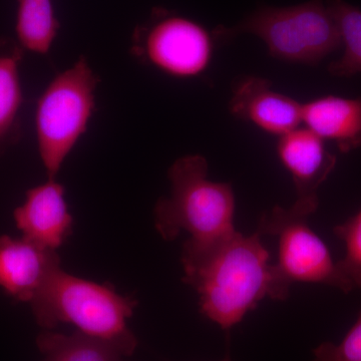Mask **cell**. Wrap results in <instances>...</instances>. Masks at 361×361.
<instances>
[{
	"instance_id": "cell-1",
	"label": "cell",
	"mask_w": 361,
	"mask_h": 361,
	"mask_svg": "<svg viewBox=\"0 0 361 361\" xmlns=\"http://www.w3.org/2000/svg\"><path fill=\"white\" fill-rule=\"evenodd\" d=\"M258 231L230 233L207 244L183 247L184 281L199 294L202 313L228 330L266 297L285 300L290 287L270 263Z\"/></svg>"
},
{
	"instance_id": "cell-2",
	"label": "cell",
	"mask_w": 361,
	"mask_h": 361,
	"mask_svg": "<svg viewBox=\"0 0 361 361\" xmlns=\"http://www.w3.org/2000/svg\"><path fill=\"white\" fill-rule=\"evenodd\" d=\"M30 304L42 329L71 323L82 334L113 342L127 356L137 348V338L127 323L137 301L106 285L68 274L61 266L52 271Z\"/></svg>"
},
{
	"instance_id": "cell-3",
	"label": "cell",
	"mask_w": 361,
	"mask_h": 361,
	"mask_svg": "<svg viewBox=\"0 0 361 361\" xmlns=\"http://www.w3.org/2000/svg\"><path fill=\"white\" fill-rule=\"evenodd\" d=\"M171 195L155 207L158 232L167 241L183 231L187 242L207 244L235 231V196L231 185L208 178V164L200 155H188L169 170Z\"/></svg>"
},
{
	"instance_id": "cell-4",
	"label": "cell",
	"mask_w": 361,
	"mask_h": 361,
	"mask_svg": "<svg viewBox=\"0 0 361 361\" xmlns=\"http://www.w3.org/2000/svg\"><path fill=\"white\" fill-rule=\"evenodd\" d=\"M99 84L85 56L52 78L40 94L35 109V130L40 159L49 179L87 132L96 111Z\"/></svg>"
},
{
	"instance_id": "cell-5",
	"label": "cell",
	"mask_w": 361,
	"mask_h": 361,
	"mask_svg": "<svg viewBox=\"0 0 361 361\" xmlns=\"http://www.w3.org/2000/svg\"><path fill=\"white\" fill-rule=\"evenodd\" d=\"M249 33L262 39L273 58L315 66L341 47L334 16L322 0L297 6L261 7L231 28L218 30L221 39Z\"/></svg>"
},
{
	"instance_id": "cell-6",
	"label": "cell",
	"mask_w": 361,
	"mask_h": 361,
	"mask_svg": "<svg viewBox=\"0 0 361 361\" xmlns=\"http://www.w3.org/2000/svg\"><path fill=\"white\" fill-rule=\"evenodd\" d=\"M294 203L290 208L276 206L259 221L257 231L278 238V275L287 286L294 282L329 285L348 293L337 262L329 249L308 226L312 215Z\"/></svg>"
},
{
	"instance_id": "cell-7",
	"label": "cell",
	"mask_w": 361,
	"mask_h": 361,
	"mask_svg": "<svg viewBox=\"0 0 361 361\" xmlns=\"http://www.w3.org/2000/svg\"><path fill=\"white\" fill-rule=\"evenodd\" d=\"M212 33L193 20L158 14L137 27L130 52L137 61L169 77L191 80L203 75L214 56Z\"/></svg>"
},
{
	"instance_id": "cell-8",
	"label": "cell",
	"mask_w": 361,
	"mask_h": 361,
	"mask_svg": "<svg viewBox=\"0 0 361 361\" xmlns=\"http://www.w3.org/2000/svg\"><path fill=\"white\" fill-rule=\"evenodd\" d=\"M276 151L293 180L295 203L314 213L319 204L318 190L336 167V157L307 128H297L278 137Z\"/></svg>"
},
{
	"instance_id": "cell-9",
	"label": "cell",
	"mask_w": 361,
	"mask_h": 361,
	"mask_svg": "<svg viewBox=\"0 0 361 361\" xmlns=\"http://www.w3.org/2000/svg\"><path fill=\"white\" fill-rule=\"evenodd\" d=\"M229 108L233 116L278 137L302 123V104L273 90L266 78L253 75L235 82Z\"/></svg>"
},
{
	"instance_id": "cell-10",
	"label": "cell",
	"mask_w": 361,
	"mask_h": 361,
	"mask_svg": "<svg viewBox=\"0 0 361 361\" xmlns=\"http://www.w3.org/2000/svg\"><path fill=\"white\" fill-rule=\"evenodd\" d=\"M66 190L56 179L47 180L26 192L25 201L14 210V221L23 238L56 251L73 231Z\"/></svg>"
},
{
	"instance_id": "cell-11",
	"label": "cell",
	"mask_w": 361,
	"mask_h": 361,
	"mask_svg": "<svg viewBox=\"0 0 361 361\" xmlns=\"http://www.w3.org/2000/svg\"><path fill=\"white\" fill-rule=\"evenodd\" d=\"M59 266L56 251L47 250L23 237H0V289L16 300L32 302Z\"/></svg>"
},
{
	"instance_id": "cell-12",
	"label": "cell",
	"mask_w": 361,
	"mask_h": 361,
	"mask_svg": "<svg viewBox=\"0 0 361 361\" xmlns=\"http://www.w3.org/2000/svg\"><path fill=\"white\" fill-rule=\"evenodd\" d=\"M302 123L342 153L361 147V97L326 96L302 104Z\"/></svg>"
},
{
	"instance_id": "cell-13",
	"label": "cell",
	"mask_w": 361,
	"mask_h": 361,
	"mask_svg": "<svg viewBox=\"0 0 361 361\" xmlns=\"http://www.w3.org/2000/svg\"><path fill=\"white\" fill-rule=\"evenodd\" d=\"M37 344L42 361H122L127 356L113 342L80 331L66 336L47 330L37 336Z\"/></svg>"
},
{
	"instance_id": "cell-14",
	"label": "cell",
	"mask_w": 361,
	"mask_h": 361,
	"mask_svg": "<svg viewBox=\"0 0 361 361\" xmlns=\"http://www.w3.org/2000/svg\"><path fill=\"white\" fill-rule=\"evenodd\" d=\"M16 30L21 49L49 54L59 30L52 0H18Z\"/></svg>"
},
{
	"instance_id": "cell-15",
	"label": "cell",
	"mask_w": 361,
	"mask_h": 361,
	"mask_svg": "<svg viewBox=\"0 0 361 361\" xmlns=\"http://www.w3.org/2000/svg\"><path fill=\"white\" fill-rule=\"evenodd\" d=\"M23 49L0 47V147L13 140L23 104L20 66Z\"/></svg>"
},
{
	"instance_id": "cell-16",
	"label": "cell",
	"mask_w": 361,
	"mask_h": 361,
	"mask_svg": "<svg viewBox=\"0 0 361 361\" xmlns=\"http://www.w3.org/2000/svg\"><path fill=\"white\" fill-rule=\"evenodd\" d=\"M327 7L344 47L341 58L330 63L329 71L334 77H353L361 73V11L344 0H329Z\"/></svg>"
},
{
	"instance_id": "cell-17",
	"label": "cell",
	"mask_w": 361,
	"mask_h": 361,
	"mask_svg": "<svg viewBox=\"0 0 361 361\" xmlns=\"http://www.w3.org/2000/svg\"><path fill=\"white\" fill-rule=\"evenodd\" d=\"M334 232L345 246V255L337 265L348 292L361 288V209L345 222L337 225Z\"/></svg>"
},
{
	"instance_id": "cell-18",
	"label": "cell",
	"mask_w": 361,
	"mask_h": 361,
	"mask_svg": "<svg viewBox=\"0 0 361 361\" xmlns=\"http://www.w3.org/2000/svg\"><path fill=\"white\" fill-rule=\"evenodd\" d=\"M312 361H361V310L342 341L323 342L313 350Z\"/></svg>"
},
{
	"instance_id": "cell-19",
	"label": "cell",
	"mask_w": 361,
	"mask_h": 361,
	"mask_svg": "<svg viewBox=\"0 0 361 361\" xmlns=\"http://www.w3.org/2000/svg\"><path fill=\"white\" fill-rule=\"evenodd\" d=\"M221 361H231V360H230V357H229V356H226V357L224 358V360H221Z\"/></svg>"
}]
</instances>
